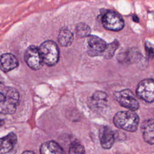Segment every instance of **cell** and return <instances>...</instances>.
I'll list each match as a JSON object with an SVG mask.
<instances>
[{
  "label": "cell",
  "mask_w": 154,
  "mask_h": 154,
  "mask_svg": "<svg viewBox=\"0 0 154 154\" xmlns=\"http://www.w3.org/2000/svg\"><path fill=\"white\" fill-rule=\"evenodd\" d=\"M91 29L85 23H79L76 26V34L78 37H86L90 35Z\"/></svg>",
  "instance_id": "16"
},
{
  "label": "cell",
  "mask_w": 154,
  "mask_h": 154,
  "mask_svg": "<svg viewBox=\"0 0 154 154\" xmlns=\"http://www.w3.org/2000/svg\"><path fill=\"white\" fill-rule=\"evenodd\" d=\"M139 117L135 111H122L117 112L113 118V123L119 129L129 132L137 131Z\"/></svg>",
  "instance_id": "1"
},
{
  "label": "cell",
  "mask_w": 154,
  "mask_h": 154,
  "mask_svg": "<svg viewBox=\"0 0 154 154\" xmlns=\"http://www.w3.org/2000/svg\"><path fill=\"white\" fill-rule=\"evenodd\" d=\"M19 66L17 58L13 54L5 53L0 56V69L4 72H8Z\"/></svg>",
  "instance_id": "10"
},
{
  "label": "cell",
  "mask_w": 154,
  "mask_h": 154,
  "mask_svg": "<svg viewBox=\"0 0 154 154\" xmlns=\"http://www.w3.org/2000/svg\"><path fill=\"white\" fill-rule=\"evenodd\" d=\"M141 131L144 140L150 145L154 143L153 119H150L144 122L141 125Z\"/></svg>",
  "instance_id": "12"
},
{
  "label": "cell",
  "mask_w": 154,
  "mask_h": 154,
  "mask_svg": "<svg viewBox=\"0 0 154 154\" xmlns=\"http://www.w3.org/2000/svg\"><path fill=\"white\" fill-rule=\"evenodd\" d=\"M40 153L42 154L63 153L64 151L61 146L54 141H46L40 147Z\"/></svg>",
  "instance_id": "14"
},
{
  "label": "cell",
  "mask_w": 154,
  "mask_h": 154,
  "mask_svg": "<svg viewBox=\"0 0 154 154\" xmlns=\"http://www.w3.org/2000/svg\"><path fill=\"white\" fill-rule=\"evenodd\" d=\"M6 99V96L5 94V91H0V109L2 107Z\"/></svg>",
  "instance_id": "20"
},
{
  "label": "cell",
  "mask_w": 154,
  "mask_h": 154,
  "mask_svg": "<svg viewBox=\"0 0 154 154\" xmlns=\"http://www.w3.org/2000/svg\"><path fill=\"white\" fill-rule=\"evenodd\" d=\"M102 23L105 28L112 31H119L125 25L122 16L113 11H106L103 14L102 18Z\"/></svg>",
  "instance_id": "5"
},
{
  "label": "cell",
  "mask_w": 154,
  "mask_h": 154,
  "mask_svg": "<svg viewBox=\"0 0 154 154\" xmlns=\"http://www.w3.org/2000/svg\"><path fill=\"white\" fill-rule=\"evenodd\" d=\"M106 45V43L100 37L89 35L87 39L88 54L91 57L101 55Z\"/></svg>",
  "instance_id": "8"
},
{
  "label": "cell",
  "mask_w": 154,
  "mask_h": 154,
  "mask_svg": "<svg viewBox=\"0 0 154 154\" xmlns=\"http://www.w3.org/2000/svg\"><path fill=\"white\" fill-rule=\"evenodd\" d=\"M4 115V114L0 112V127L3 126L4 124L5 123V118Z\"/></svg>",
  "instance_id": "21"
},
{
  "label": "cell",
  "mask_w": 154,
  "mask_h": 154,
  "mask_svg": "<svg viewBox=\"0 0 154 154\" xmlns=\"http://www.w3.org/2000/svg\"><path fill=\"white\" fill-rule=\"evenodd\" d=\"M24 59L26 64L33 70L41 69L43 64L38 48L34 45H31L26 49Z\"/></svg>",
  "instance_id": "7"
},
{
  "label": "cell",
  "mask_w": 154,
  "mask_h": 154,
  "mask_svg": "<svg viewBox=\"0 0 154 154\" xmlns=\"http://www.w3.org/2000/svg\"><path fill=\"white\" fill-rule=\"evenodd\" d=\"M118 46L119 43L116 40L110 44H107L104 51L102 54V55L105 58H111L114 54V52Z\"/></svg>",
  "instance_id": "17"
},
{
  "label": "cell",
  "mask_w": 154,
  "mask_h": 154,
  "mask_svg": "<svg viewBox=\"0 0 154 154\" xmlns=\"http://www.w3.org/2000/svg\"><path fill=\"white\" fill-rule=\"evenodd\" d=\"M138 98L146 102L152 103L154 100V81L153 79H146L138 84L136 90Z\"/></svg>",
  "instance_id": "6"
},
{
  "label": "cell",
  "mask_w": 154,
  "mask_h": 154,
  "mask_svg": "<svg viewBox=\"0 0 154 154\" xmlns=\"http://www.w3.org/2000/svg\"><path fill=\"white\" fill-rule=\"evenodd\" d=\"M17 143V137L13 132L0 138V153L4 154L10 152Z\"/></svg>",
  "instance_id": "11"
},
{
  "label": "cell",
  "mask_w": 154,
  "mask_h": 154,
  "mask_svg": "<svg viewBox=\"0 0 154 154\" xmlns=\"http://www.w3.org/2000/svg\"><path fill=\"white\" fill-rule=\"evenodd\" d=\"M107 94L102 91H96L91 97V105L93 108L100 109L106 105Z\"/></svg>",
  "instance_id": "13"
},
{
  "label": "cell",
  "mask_w": 154,
  "mask_h": 154,
  "mask_svg": "<svg viewBox=\"0 0 154 154\" xmlns=\"http://www.w3.org/2000/svg\"><path fill=\"white\" fill-rule=\"evenodd\" d=\"M69 153H84L85 149L84 146L78 141H73L71 143L69 150Z\"/></svg>",
  "instance_id": "18"
},
{
  "label": "cell",
  "mask_w": 154,
  "mask_h": 154,
  "mask_svg": "<svg viewBox=\"0 0 154 154\" xmlns=\"http://www.w3.org/2000/svg\"><path fill=\"white\" fill-rule=\"evenodd\" d=\"M4 91L6 96L5 101L0 109V112L4 114H13L19 102V94L15 88L5 87Z\"/></svg>",
  "instance_id": "3"
},
{
  "label": "cell",
  "mask_w": 154,
  "mask_h": 154,
  "mask_svg": "<svg viewBox=\"0 0 154 154\" xmlns=\"http://www.w3.org/2000/svg\"><path fill=\"white\" fill-rule=\"evenodd\" d=\"M133 20L135 21V22H138L139 19H138V17L136 15H134V16H133Z\"/></svg>",
  "instance_id": "22"
},
{
  "label": "cell",
  "mask_w": 154,
  "mask_h": 154,
  "mask_svg": "<svg viewBox=\"0 0 154 154\" xmlns=\"http://www.w3.org/2000/svg\"><path fill=\"white\" fill-rule=\"evenodd\" d=\"M38 50L43 64L49 66L55 65L59 60V49L55 42L47 40L42 43Z\"/></svg>",
  "instance_id": "2"
},
{
  "label": "cell",
  "mask_w": 154,
  "mask_h": 154,
  "mask_svg": "<svg viewBox=\"0 0 154 154\" xmlns=\"http://www.w3.org/2000/svg\"><path fill=\"white\" fill-rule=\"evenodd\" d=\"M145 47L146 49L147 53L148 54V56L149 58H152L153 55V45L149 42H146L145 44Z\"/></svg>",
  "instance_id": "19"
},
{
  "label": "cell",
  "mask_w": 154,
  "mask_h": 154,
  "mask_svg": "<svg viewBox=\"0 0 154 154\" xmlns=\"http://www.w3.org/2000/svg\"><path fill=\"white\" fill-rule=\"evenodd\" d=\"M73 40V35L68 29H61L58 35V41L62 46L67 47L71 45Z\"/></svg>",
  "instance_id": "15"
},
{
  "label": "cell",
  "mask_w": 154,
  "mask_h": 154,
  "mask_svg": "<svg viewBox=\"0 0 154 154\" xmlns=\"http://www.w3.org/2000/svg\"><path fill=\"white\" fill-rule=\"evenodd\" d=\"M115 99L122 106L129 110L136 111L139 108V103L133 93L129 89H124L114 93Z\"/></svg>",
  "instance_id": "4"
},
{
  "label": "cell",
  "mask_w": 154,
  "mask_h": 154,
  "mask_svg": "<svg viewBox=\"0 0 154 154\" xmlns=\"http://www.w3.org/2000/svg\"><path fill=\"white\" fill-rule=\"evenodd\" d=\"M99 140L103 149H109L112 147L115 141V135L112 129L106 126H102L99 130Z\"/></svg>",
  "instance_id": "9"
}]
</instances>
